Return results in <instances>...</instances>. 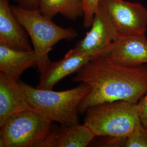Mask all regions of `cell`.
Returning <instances> with one entry per match:
<instances>
[{"label":"cell","mask_w":147,"mask_h":147,"mask_svg":"<svg viewBox=\"0 0 147 147\" xmlns=\"http://www.w3.org/2000/svg\"><path fill=\"white\" fill-rule=\"evenodd\" d=\"M76 73L73 81L86 84L90 89L79 105V113L105 102H137L147 93V64L127 67L102 56L90 60Z\"/></svg>","instance_id":"obj_1"},{"label":"cell","mask_w":147,"mask_h":147,"mask_svg":"<svg viewBox=\"0 0 147 147\" xmlns=\"http://www.w3.org/2000/svg\"><path fill=\"white\" fill-rule=\"evenodd\" d=\"M19 83L25 91L32 107L38 111L53 122L62 125L79 124L78 107L89 87L80 84L72 89L63 91L33 88L26 83Z\"/></svg>","instance_id":"obj_2"},{"label":"cell","mask_w":147,"mask_h":147,"mask_svg":"<svg viewBox=\"0 0 147 147\" xmlns=\"http://www.w3.org/2000/svg\"><path fill=\"white\" fill-rule=\"evenodd\" d=\"M96 137H126L142 124L137 102L117 100L95 105L86 111L84 123Z\"/></svg>","instance_id":"obj_3"},{"label":"cell","mask_w":147,"mask_h":147,"mask_svg":"<svg viewBox=\"0 0 147 147\" xmlns=\"http://www.w3.org/2000/svg\"><path fill=\"white\" fill-rule=\"evenodd\" d=\"M15 16L30 37L38 57L37 68L41 73L47 66L49 53L53 47L62 40H71L78 36L72 28L59 26L51 19L42 15L39 9L11 7Z\"/></svg>","instance_id":"obj_4"},{"label":"cell","mask_w":147,"mask_h":147,"mask_svg":"<svg viewBox=\"0 0 147 147\" xmlns=\"http://www.w3.org/2000/svg\"><path fill=\"white\" fill-rule=\"evenodd\" d=\"M53 123L34 109L11 116L0 126V147H39L51 131Z\"/></svg>","instance_id":"obj_5"},{"label":"cell","mask_w":147,"mask_h":147,"mask_svg":"<svg viewBox=\"0 0 147 147\" xmlns=\"http://www.w3.org/2000/svg\"><path fill=\"white\" fill-rule=\"evenodd\" d=\"M99 6L113 23L119 37L146 34L147 9L140 3L100 0Z\"/></svg>","instance_id":"obj_6"},{"label":"cell","mask_w":147,"mask_h":147,"mask_svg":"<svg viewBox=\"0 0 147 147\" xmlns=\"http://www.w3.org/2000/svg\"><path fill=\"white\" fill-rule=\"evenodd\" d=\"M90 27L73 49L92 60L107 53L119 36L110 18L99 6Z\"/></svg>","instance_id":"obj_7"},{"label":"cell","mask_w":147,"mask_h":147,"mask_svg":"<svg viewBox=\"0 0 147 147\" xmlns=\"http://www.w3.org/2000/svg\"><path fill=\"white\" fill-rule=\"evenodd\" d=\"M104 56L115 63L127 67L147 64L146 34L119 37Z\"/></svg>","instance_id":"obj_8"},{"label":"cell","mask_w":147,"mask_h":147,"mask_svg":"<svg viewBox=\"0 0 147 147\" xmlns=\"http://www.w3.org/2000/svg\"><path fill=\"white\" fill-rule=\"evenodd\" d=\"M90 60L86 55L76 52L73 49H71L60 61L48 62L45 68L40 73L37 88L53 89L59 81L67 76L76 73Z\"/></svg>","instance_id":"obj_9"},{"label":"cell","mask_w":147,"mask_h":147,"mask_svg":"<svg viewBox=\"0 0 147 147\" xmlns=\"http://www.w3.org/2000/svg\"><path fill=\"white\" fill-rule=\"evenodd\" d=\"M31 109L19 82L0 73V126L11 116Z\"/></svg>","instance_id":"obj_10"},{"label":"cell","mask_w":147,"mask_h":147,"mask_svg":"<svg viewBox=\"0 0 147 147\" xmlns=\"http://www.w3.org/2000/svg\"><path fill=\"white\" fill-rule=\"evenodd\" d=\"M27 34L9 5V0H0V43L18 49L31 50Z\"/></svg>","instance_id":"obj_11"},{"label":"cell","mask_w":147,"mask_h":147,"mask_svg":"<svg viewBox=\"0 0 147 147\" xmlns=\"http://www.w3.org/2000/svg\"><path fill=\"white\" fill-rule=\"evenodd\" d=\"M93 130L84 124L63 125L50 132L40 143L42 147H86L96 137Z\"/></svg>","instance_id":"obj_12"},{"label":"cell","mask_w":147,"mask_h":147,"mask_svg":"<svg viewBox=\"0 0 147 147\" xmlns=\"http://www.w3.org/2000/svg\"><path fill=\"white\" fill-rule=\"evenodd\" d=\"M37 61L33 49L21 50L0 43V73L17 82L26 69L37 65Z\"/></svg>","instance_id":"obj_13"},{"label":"cell","mask_w":147,"mask_h":147,"mask_svg":"<svg viewBox=\"0 0 147 147\" xmlns=\"http://www.w3.org/2000/svg\"><path fill=\"white\" fill-rule=\"evenodd\" d=\"M39 10L50 19L57 14L71 20L84 16L82 0H40Z\"/></svg>","instance_id":"obj_14"},{"label":"cell","mask_w":147,"mask_h":147,"mask_svg":"<svg viewBox=\"0 0 147 147\" xmlns=\"http://www.w3.org/2000/svg\"><path fill=\"white\" fill-rule=\"evenodd\" d=\"M124 147H147V129L141 124L126 137Z\"/></svg>","instance_id":"obj_15"},{"label":"cell","mask_w":147,"mask_h":147,"mask_svg":"<svg viewBox=\"0 0 147 147\" xmlns=\"http://www.w3.org/2000/svg\"><path fill=\"white\" fill-rule=\"evenodd\" d=\"M100 1L82 0L84 8V25L85 28H89L92 26L98 9Z\"/></svg>","instance_id":"obj_16"},{"label":"cell","mask_w":147,"mask_h":147,"mask_svg":"<svg viewBox=\"0 0 147 147\" xmlns=\"http://www.w3.org/2000/svg\"><path fill=\"white\" fill-rule=\"evenodd\" d=\"M137 107L141 123L147 129V93L137 102Z\"/></svg>","instance_id":"obj_17"},{"label":"cell","mask_w":147,"mask_h":147,"mask_svg":"<svg viewBox=\"0 0 147 147\" xmlns=\"http://www.w3.org/2000/svg\"><path fill=\"white\" fill-rule=\"evenodd\" d=\"M20 7L28 9H39L40 0H16Z\"/></svg>","instance_id":"obj_18"}]
</instances>
